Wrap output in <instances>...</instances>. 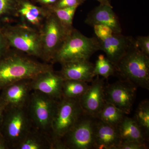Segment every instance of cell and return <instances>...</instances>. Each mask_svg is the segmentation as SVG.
I'll list each match as a JSON object with an SVG mask.
<instances>
[{
	"mask_svg": "<svg viewBox=\"0 0 149 149\" xmlns=\"http://www.w3.org/2000/svg\"><path fill=\"white\" fill-rule=\"evenodd\" d=\"M126 115L124 112L114 105L106 102L96 118L102 122L117 128Z\"/></svg>",
	"mask_w": 149,
	"mask_h": 149,
	"instance_id": "21",
	"label": "cell"
},
{
	"mask_svg": "<svg viewBox=\"0 0 149 149\" xmlns=\"http://www.w3.org/2000/svg\"><path fill=\"white\" fill-rule=\"evenodd\" d=\"M137 89L132 83L120 79L105 86L106 102L114 105L126 115L129 114L135 102Z\"/></svg>",
	"mask_w": 149,
	"mask_h": 149,
	"instance_id": "10",
	"label": "cell"
},
{
	"mask_svg": "<svg viewBox=\"0 0 149 149\" xmlns=\"http://www.w3.org/2000/svg\"><path fill=\"white\" fill-rule=\"evenodd\" d=\"M61 69L57 72L64 80L69 79L92 82L94 77V64L89 61H78L61 64Z\"/></svg>",
	"mask_w": 149,
	"mask_h": 149,
	"instance_id": "17",
	"label": "cell"
},
{
	"mask_svg": "<svg viewBox=\"0 0 149 149\" xmlns=\"http://www.w3.org/2000/svg\"><path fill=\"white\" fill-rule=\"evenodd\" d=\"M121 79L136 87L149 90V56L142 52L135 43L116 66Z\"/></svg>",
	"mask_w": 149,
	"mask_h": 149,
	"instance_id": "4",
	"label": "cell"
},
{
	"mask_svg": "<svg viewBox=\"0 0 149 149\" xmlns=\"http://www.w3.org/2000/svg\"><path fill=\"white\" fill-rule=\"evenodd\" d=\"M64 79L54 69L40 73L30 81L32 91H38L56 100L62 97Z\"/></svg>",
	"mask_w": 149,
	"mask_h": 149,
	"instance_id": "14",
	"label": "cell"
},
{
	"mask_svg": "<svg viewBox=\"0 0 149 149\" xmlns=\"http://www.w3.org/2000/svg\"><path fill=\"white\" fill-rule=\"evenodd\" d=\"M116 73V68L114 65L103 55L98 57L95 64L94 65V74L100 75L104 79H108L111 76Z\"/></svg>",
	"mask_w": 149,
	"mask_h": 149,
	"instance_id": "25",
	"label": "cell"
},
{
	"mask_svg": "<svg viewBox=\"0 0 149 149\" xmlns=\"http://www.w3.org/2000/svg\"><path fill=\"white\" fill-rule=\"evenodd\" d=\"M96 37L98 40H102L113 34L109 27L103 25H96L93 26Z\"/></svg>",
	"mask_w": 149,
	"mask_h": 149,
	"instance_id": "28",
	"label": "cell"
},
{
	"mask_svg": "<svg viewBox=\"0 0 149 149\" xmlns=\"http://www.w3.org/2000/svg\"><path fill=\"white\" fill-rule=\"evenodd\" d=\"M19 0H0V28L19 18Z\"/></svg>",
	"mask_w": 149,
	"mask_h": 149,
	"instance_id": "22",
	"label": "cell"
},
{
	"mask_svg": "<svg viewBox=\"0 0 149 149\" xmlns=\"http://www.w3.org/2000/svg\"><path fill=\"white\" fill-rule=\"evenodd\" d=\"M97 1L99 2L100 4L112 6L110 0H97Z\"/></svg>",
	"mask_w": 149,
	"mask_h": 149,
	"instance_id": "35",
	"label": "cell"
},
{
	"mask_svg": "<svg viewBox=\"0 0 149 149\" xmlns=\"http://www.w3.org/2000/svg\"><path fill=\"white\" fill-rule=\"evenodd\" d=\"M10 149L8 143L0 131V149Z\"/></svg>",
	"mask_w": 149,
	"mask_h": 149,
	"instance_id": "33",
	"label": "cell"
},
{
	"mask_svg": "<svg viewBox=\"0 0 149 149\" xmlns=\"http://www.w3.org/2000/svg\"><path fill=\"white\" fill-rule=\"evenodd\" d=\"M86 0H58L52 6L47 7L49 8H78L83 4Z\"/></svg>",
	"mask_w": 149,
	"mask_h": 149,
	"instance_id": "27",
	"label": "cell"
},
{
	"mask_svg": "<svg viewBox=\"0 0 149 149\" xmlns=\"http://www.w3.org/2000/svg\"><path fill=\"white\" fill-rule=\"evenodd\" d=\"M1 28L11 48L43 61L40 30L21 22L15 24H6Z\"/></svg>",
	"mask_w": 149,
	"mask_h": 149,
	"instance_id": "2",
	"label": "cell"
},
{
	"mask_svg": "<svg viewBox=\"0 0 149 149\" xmlns=\"http://www.w3.org/2000/svg\"><path fill=\"white\" fill-rule=\"evenodd\" d=\"M100 50L96 37H88L73 28L56 52L51 63L61 64L78 61H89L93 54Z\"/></svg>",
	"mask_w": 149,
	"mask_h": 149,
	"instance_id": "3",
	"label": "cell"
},
{
	"mask_svg": "<svg viewBox=\"0 0 149 149\" xmlns=\"http://www.w3.org/2000/svg\"><path fill=\"white\" fill-rule=\"evenodd\" d=\"M121 141L136 142L148 144L149 137L134 118L125 116L117 127Z\"/></svg>",
	"mask_w": 149,
	"mask_h": 149,
	"instance_id": "20",
	"label": "cell"
},
{
	"mask_svg": "<svg viewBox=\"0 0 149 149\" xmlns=\"http://www.w3.org/2000/svg\"><path fill=\"white\" fill-rule=\"evenodd\" d=\"M10 48L7 40L0 28V59L6 54Z\"/></svg>",
	"mask_w": 149,
	"mask_h": 149,
	"instance_id": "31",
	"label": "cell"
},
{
	"mask_svg": "<svg viewBox=\"0 0 149 149\" xmlns=\"http://www.w3.org/2000/svg\"><path fill=\"white\" fill-rule=\"evenodd\" d=\"M18 12L21 22L40 30L51 11L48 8L36 5L29 0H19Z\"/></svg>",
	"mask_w": 149,
	"mask_h": 149,
	"instance_id": "15",
	"label": "cell"
},
{
	"mask_svg": "<svg viewBox=\"0 0 149 149\" xmlns=\"http://www.w3.org/2000/svg\"><path fill=\"white\" fill-rule=\"evenodd\" d=\"M15 149H56V146L52 136L33 126Z\"/></svg>",
	"mask_w": 149,
	"mask_h": 149,
	"instance_id": "19",
	"label": "cell"
},
{
	"mask_svg": "<svg viewBox=\"0 0 149 149\" xmlns=\"http://www.w3.org/2000/svg\"><path fill=\"white\" fill-rule=\"evenodd\" d=\"M121 142L116 127L97 119L95 128L94 149H116Z\"/></svg>",
	"mask_w": 149,
	"mask_h": 149,
	"instance_id": "18",
	"label": "cell"
},
{
	"mask_svg": "<svg viewBox=\"0 0 149 149\" xmlns=\"http://www.w3.org/2000/svg\"><path fill=\"white\" fill-rule=\"evenodd\" d=\"M52 69V65L10 48L0 59V91L17 81L31 80Z\"/></svg>",
	"mask_w": 149,
	"mask_h": 149,
	"instance_id": "1",
	"label": "cell"
},
{
	"mask_svg": "<svg viewBox=\"0 0 149 149\" xmlns=\"http://www.w3.org/2000/svg\"><path fill=\"white\" fill-rule=\"evenodd\" d=\"M133 118L146 136L149 137V101L148 99L144 100L139 103Z\"/></svg>",
	"mask_w": 149,
	"mask_h": 149,
	"instance_id": "24",
	"label": "cell"
},
{
	"mask_svg": "<svg viewBox=\"0 0 149 149\" xmlns=\"http://www.w3.org/2000/svg\"><path fill=\"white\" fill-rule=\"evenodd\" d=\"M79 99L62 97L59 100L52 123V136L58 149L62 148L61 139L84 113Z\"/></svg>",
	"mask_w": 149,
	"mask_h": 149,
	"instance_id": "6",
	"label": "cell"
},
{
	"mask_svg": "<svg viewBox=\"0 0 149 149\" xmlns=\"http://www.w3.org/2000/svg\"><path fill=\"white\" fill-rule=\"evenodd\" d=\"M85 22L90 26L103 25L109 27L113 33L120 34L122 27L113 7L100 4L88 13Z\"/></svg>",
	"mask_w": 149,
	"mask_h": 149,
	"instance_id": "16",
	"label": "cell"
},
{
	"mask_svg": "<svg viewBox=\"0 0 149 149\" xmlns=\"http://www.w3.org/2000/svg\"><path fill=\"white\" fill-rule=\"evenodd\" d=\"M77 8L75 7L63 8H49L57 17L62 25L67 30L71 31L74 28L72 22Z\"/></svg>",
	"mask_w": 149,
	"mask_h": 149,
	"instance_id": "26",
	"label": "cell"
},
{
	"mask_svg": "<svg viewBox=\"0 0 149 149\" xmlns=\"http://www.w3.org/2000/svg\"><path fill=\"white\" fill-rule=\"evenodd\" d=\"M96 76L86 92L79 99L83 112L95 118L106 102L104 78H100L99 75Z\"/></svg>",
	"mask_w": 149,
	"mask_h": 149,
	"instance_id": "11",
	"label": "cell"
},
{
	"mask_svg": "<svg viewBox=\"0 0 149 149\" xmlns=\"http://www.w3.org/2000/svg\"><path fill=\"white\" fill-rule=\"evenodd\" d=\"M58 0H35L37 3L39 4L40 6L49 7L54 5Z\"/></svg>",
	"mask_w": 149,
	"mask_h": 149,
	"instance_id": "32",
	"label": "cell"
},
{
	"mask_svg": "<svg viewBox=\"0 0 149 149\" xmlns=\"http://www.w3.org/2000/svg\"><path fill=\"white\" fill-rule=\"evenodd\" d=\"M87 82L80 80H63L62 97L67 98L79 99L89 87Z\"/></svg>",
	"mask_w": 149,
	"mask_h": 149,
	"instance_id": "23",
	"label": "cell"
},
{
	"mask_svg": "<svg viewBox=\"0 0 149 149\" xmlns=\"http://www.w3.org/2000/svg\"><path fill=\"white\" fill-rule=\"evenodd\" d=\"M148 144L136 142L121 141L116 149H147Z\"/></svg>",
	"mask_w": 149,
	"mask_h": 149,
	"instance_id": "30",
	"label": "cell"
},
{
	"mask_svg": "<svg viewBox=\"0 0 149 149\" xmlns=\"http://www.w3.org/2000/svg\"><path fill=\"white\" fill-rule=\"evenodd\" d=\"M27 107L6 108L0 131L10 149H15L33 127Z\"/></svg>",
	"mask_w": 149,
	"mask_h": 149,
	"instance_id": "5",
	"label": "cell"
},
{
	"mask_svg": "<svg viewBox=\"0 0 149 149\" xmlns=\"http://www.w3.org/2000/svg\"><path fill=\"white\" fill-rule=\"evenodd\" d=\"M100 50L106 54L107 58L116 66L118 62L135 42V39L121 33H113L102 40H98Z\"/></svg>",
	"mask_w": 149,
	"mask_h": 149,
	"instance_id": "13",
	"label": "cell"
},
{
	"mask_svg": "<svg viewBox=\"0 0 149 149\" xmlns=\"http://www.w3.org/2000/svg\"><path fill=\"white\" fill-rule=\"evenodd\" d=\"M40 31L42 44L43 61L51 63L67 36L72 31L67 30L52 12Z\"/></svg>",
	"mask_w": 149,
	"mask_h": 149,
	"instance_id": "9",
	"label": "cell"
},
{
	"mask_svg": "<svg viewBox=\"0 0 149 149\" xmlns=\"http://www.w3.org/2000/svg\"><path fill=\"white\" fill-rule=\"evenodd\" d=\"M31 80H22L7 86L1 91L0 99L6 108H26L32 92Z\"/></svg>",
	"mask_w": 149,
	"mask_h": 149,
	"instance_id": "12",
	"label": "cell"
},
{
	"mask_svg": "<svg viewBox=\"0 0 149 149\" xmlns=\"http://www.w3.org/2000/svg\"><path fill=\"white\" fill-rule=\"evenodd\" d=\"M135 42L140 50L149 56V36H138L135 39Z\"/></svg>",
	"mask_w": 149,
	"mask_h": 149,
	"instance_id": "29",
	"label": "cell"
},
{
	"mask_svg": "<svg viewBox=\"0 0 149 149\" xmlns=\"http://www.w3.org/2000/svg\"><path fill=\"white\" fill-rule=\"evenodd\" d=\"M97 118L84 113L61 139L64 149H94Z\"/></svg>",
	"mask_w": 149,
	"mask_h": 149,
	"instance_id": "8",
	"label": "cell"
},
{
	"mask_svg": "<svg viewBox=\"0 0 149 149\" xmlns=\"http://www.w3.org/2000/svg\"><path fill=\"white\" fill-rule=\"evenodd\" d=\"M58 100L39 91H33L27 106L33 126L52 136V123Z\"/></svg>",
	"mask_w": 149,
	"mask_h": 149,
	"instance_id": "7",
	"label": "cell"
},
{
	"mask_svg": "<svg viewBox=\"0 0 149 149\" xmlns=\"http://www.w3.org/2000/svg\"><path fill=\"white\" fill-rule=\"evenodd\" d=\"M6 106L2 101L0 99V125L2 120L4 113L6 109Z\"/></svg>",
	"mask_w": 149,
	"mask_h": 149,
	"instance_id": "34",
	"label": "cell"
}]
</instances>
